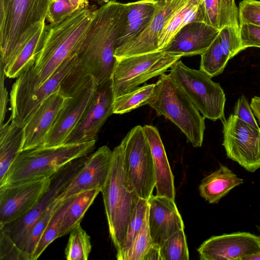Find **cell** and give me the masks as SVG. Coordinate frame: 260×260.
<instances>
[{"label": "cell", "instance_id": "1", "mask_svg": "<svg viewBox=\"0 0 260 260\" xmlns=\"http://www.w3.org/2000/svg\"><path fill=\"white\" fill-rule=\"evenodd\" d=\"M96 8L76 10L49 29L35 62L16 78L10 94V108L39 88L68 58L77 55Z\"/></svg>", "mask_w": 260, "mask_h": 260}, {"label": "cell", "instance_id": "2", "mask_svg": "<svg viewBox=\"0 0 260 260\" xmlns=\"http://www.w3.org/2000/svg\"><path fill=\"white\" fill-rule=\"evenodd\" d=\"M128 3L109 1L96 8L91 23L77 53L86 75L98 85L111 80L116 62V41L124 25Z\"/></svg>", "mask_w": 260, "mask_h": 260}, {"label": "cell", "instance_id": "3", "mask_svg": "<svg viewBox=\"0 0 260 260\" xmlns=\"http://www.w3.org/2000/svg\"><path fill=\"white\" fill-rule=\"evenodd\" d=\"M52 0H0V61L9 64L45 22Z\"/></svg>", "mask_w": 260, "mask_h": 260}, {"label": "cell", "instance_id": "4", "mask_svg": "<svg viewBox=\"0 0 260 260\" xmlns=\"http://www.w3.org/2000/svg\"><path fill=\"white\" fill-rule=\"evenodd\" d=\"M95 143L41 146L20 151L0 181V186L40 177H51L69 163L88 156L93 150Z\"/></svg>", "mask_w": 260, "mask_h": 260}, {"label": "cell", "instance_id": "5", "mask_svg": "<svg viewBox=\"0 0 260 260\" xmlns=\"http://www.w3.org/2000/svg\"><path fill=\"white\" fill-rule=\"evenodd\" d=\"M148 105L176 125L194 147L202 146L205 119L171 74H162Z\"/></svg>", "mask_w": 260, "mask_h": 260}, {"label": "cell", "instance_id": "6", "mask_svg": "<svg viewBox=\"0 0 260 260\" xmlns=\"http://www.w3.org/2000/svg\"><path fill=\"white\" fill-rule=\"evenodd\" d=\"M101 192L110 237L118 251L123 244L132 214L140 199L126 179L121 143L112 150L110 172Z\"/></svg>", "mask_w": 260, "mask_h": 260}, {"label": "cell", "instance_id": "7", "mask_svg": "<svg viewBox=\"0 0 260 260\" xmlns=\"http://www.w3.org/2000/svg\"><path fill=\"white\" fill-rule=\"evenodd\" d=\"M171 76L205 118L222 119L226 98L218 83L207 74L191 69L179 60L170 68Z\"/></svg>", "mask_w": 260, "mask_h": 260}, {"label": "cell", "instance_id": "8", "mask_svg": "<svg viewBox=\"0 0 260 260\" xmlns=\"http://www.w3.org/2000/svg\"><path fill=\"white\" fill-rule=\"evenodd\" d=\"M181 57L160 50L116 60L111 78L114 98L165 73Z\"/></svg>", "mask_w": 260, "mask_h": 260}, {"label": "cell", "instance_id": "9", "mask_svg": "<svg viewBox=\"0 0 260 260\" xmlns=\"http://www.w3.org/2000/svg\"><path fill=\"white\" fill-rule=\"evenodd\" d=\"M121 143L126 179L140 199L148 200L155 187L156 175L143 126L139 125L132 128Z\"/></svg>", "mask_w": 260, "mask_h": 260}, {"label": "cell", "instance_id": "10", "mask_svg": "<svg viewBox=\"0 0 260 260\" xmlns=\"http://www.w3.org/2000/svg\"><path fill=\"white\" fill-rule=\"evenodd\" d=\"M223 123V146L227 157L250 172L260 169V128L231 114Z\"/></svg>", "mask_w": 260, "mask_h": 260}, {"label": "cell", "instance_id": "11", "mask_svg": "<svg viewBox=\"0 0 260 260\" xmlns=\"http://www.w3.org/2000/svg\"><path fill=\"white\" fill-rule=\"evenodd\" d=\"M52 177L0 186V226L11 223L31 211L49 189Z\"/></svg>", "mask_w": 260, "mask_h": 260}, {"label": "cell", "instance_id": "12", "mask_svg": "<svg viewBox=\"0 0 260 260\" xmlns=\"http://www.w3.org/2000/svg\"><path fill=\"white\" fill-rule=\"evenodd\" d=\"M96 79L87 75L74 88L64 106L61 110L43 146L63 145L65 140L83 116L98 87Z\"/></svg>", "mask_w": 260, "mask_h": 260}, {"label": "cell", "instance_id": "13", "mask_svg": "<svg viewBox=\"0 0 260 260\" xmlns=\"http://www.w3.org/2000/svg\"><path fill=\"white\" fill-rule=\"evenodd\" d=\"M87 156L69 163L52 177L50 186L36 206L16 220L0 226L22 249L25 240L32 226L57 199L63 188L84 165Z\"/></svg>", "mask_w": 260, "mask_h": 260}, {"label": "cell", "instance_id": "14", "mask_svg": "<svg viewBox=\"0 0 260 260\" xmlns=\"http://www.w3.org/2000/svg\"><path fill=\"white\" fill-rule=\"evenodd\" d=\"M64 82L41 104L23 127L20 151L43 146L61 110L71 98L69 85Z\"/></svg>", "mask_w": 260, "mask_h": 260}, {"label": "cell", "instance_id": "15", "mask_svg": "<svg viewBox=\"0 0 260 260\" xmlns=\"http://www.w3.org/2000/svg\"><path fill=\"white\" fill-rule=\"evenodd\" d=\"M114 99L111 80L98 85L83 116L63 145L96 141L101 129L113 113Z\"/></svg>", "mask_w": 260, "mask_h": 260}, {"label": "cell", "instance_id": "16", "mask_svg": "<svg viewBox=\"0 0 260 260\" xmlns=\"http://www.w3.org/2000/svg\"><path fill=\"white\" fill-rule=\"evenodd\" d=\"M201 260H242L260 252L259 236L248 232L213 236L198 248Z\"/></svg>", "mask_w": 260, "mask_h": 260}, {"label": "cell", "instance_id": "17", "mask_svg": "<svg viewBox=\"0 0 260 260\" xmlns=\"http://www.w3.org/2000/svg\"><path fill=\"white\" fill-rule=\"evenodd\" d=\"M112 151L104 145L87 158L80 169L63 188L58 198L66 200L87 190L99 189L105 186L110 172Z\"/></svg>", "mask_w": 260, "mask_h": 260}, {"label": "cell", "instance_id": "18", "mask_svg": "<svg viewBox=\"0 0 260 260\" xmlns=\"http://www.w3.org/2000/svg\"><path fill=\"white\" fill-rule=\"evenodd\" d=\"M186 1L175 0L164 5L156 4L155 13L144 31L132 42L115 49L116 60L158 51V39L165 25Z\"/></svg>", "mask_w": 260, "mask_h": 260}, {"label": "cell", "instance_id": "19", "mask_svg": "<svg viewBox=\"0 0 260 260\" xmlns=\"http://www.w3.org/2000/svg\"><path fill=\"white\" fill-rule=\"evenodd\" d=\"M148 201L150 235L153 243L160 246L174 233L184 230V223L174 200L152 195Z\"/></svg>", "mask_w": 260, "mask_h": 260}, {"label": "cell", "instance_id": "20", "mask_svg": "<svg viewBox=\"0 0 260 260\" xmlns=\"http://www.w3.org/2000/svg\"><path fill=\"white\" fill-rule=\"evenodd\" d=\"M219 30L204 22L189 23L174 36L161 50L183 56L201 55L211 45Z\"/></svg>", "mask_w": 260, "mask_h": 260}, {"label": "cell", "instance_id": "21", "mask_svg": "<svg viewBox=\"0 0 260 260\" xmlns=\"http://www.w3.org/2000/svg\"><path fill=\"white\" fill-rule=\"evenodd\" d=\"M77 61V55L68 58L39 88L11 110L10 118L23 127L41 104L58 90Z\"/></svg>", "mask_w": 260, "mask_h": 260}, {"label": "cell", "instance_id": "22", "mask_svg": "<svg viewBox=\"0 0 260 260\" xmlns=\"http://www.w3.org/2000/svg\"><path fill=\"white\" fill-rule=\"evenodd\" d=\"M143 127L153 159L156 195L166 197L175 201L174 177L159 132L152 125H145Z\"/></svg>", "mask_w": 260, "mask_h": 260}, {"label": "cell", "instance_id": "23", "mask_svg": "<svg viewBox=\"0 0 260 260\" xmlns=\"http://www.w3.org/2000/svg\"><path fill=\"white\" fill-rule=\"evenodd\" d=\"M128 4L125 21L117 40L116 49L138 37L151 20L157 8L156 3L152 0H140Z\"/></svg>", "mask_w": 260, "mask_h": 260}, {"label": "cell", "instance_id": "24", "mask_svg": "<svg viewBox=\"0 0 260 260\" xmlns=\"http://www.w3.org/2000/svg\"><path fill=\"white\" fill-rule=\"evenodd\" d=\"M239 178L225 166L220 165L218 169L205 177L199 185L200 195L210 204H216L232 189L242 184Z\"/></svg>", "mask_w": 260, "mask_h": 260}, {"label": "cell", "instance_id": "25", "mask_svg": "<svg viewBox=\"0 0 260 260\" xmlns=\"http://www.w3.org/2000/svg\"><path fill=\"white\" fill-rule=\"evenodd\" d=\"M23 127L10 118L0 126V181L20 151Z\"/></svg>", "mask_w": 260, "mask_h": 260}, {"label": "cell", "instance_id": "26", "mask_svg": "<svg viewBox=\"0 0 260 260\" xmlns=\"http://www.w3.org/2000/svg\"><path fill=\"white\" fill-rule=\"evenodd\" d=\"M204 22L220 30L225 26L240 27L235 0H204Z\"/></svg>", "mask_w": 260, "mask_h": 260}, {"label": "cell", "instance_id": "27", "mask_svg": "<svg viewBox=\"0 0 260 260\" xmlns=\"http://www.w3.org/2000/svg\"><path fill=\"white\" fill-rule=\"evenodd\" d=\"M49 29V24L45 22L28 41L14 59L4 67L6 77L17 78L35 59L40 51Z\"/></svg>", "mask_w": 260, "mask_h": 260}, {"label": "cell", "instance_id": "28", "mask_svg": "<svg viewBox=\"0 0 260 260\" xmlns=\"http://www.w3.org/2000/svg\"><path fill=\"white\" fill-rule=\"evenodd\" d=\"M101 192L99 189L82 191L76 196L65 213L59 232V237L69 234L80 224L86 211Z\"/></svg>", "mask_w": 260, "mask_h": 260}, {"label": "cell", "instance_id": "29", "mask_svg": "<svg viewBox=\"0 0 260 260\" xmlns=\"http://www.w3.org/2000/svg\"><path fill=\"white\" fill-rule=\"evenodd\" d=\"M155 83L145 84L134 90L114 98V114H122L142 106L148 105L153 96Z\"/></svg>", "mask_w": 260, "mask_h": 260}, {"label": "cell", "instance_id": "30", "mask_svg": "<svg viewBox=\"0 0 260 260\" xmlns=\"http://www.w3.org/2000/svg\"><path fill=\"white\" fill-rule=\"evenodd\" d=\"M199 4H201L200 0H186L174 13L160 35L158 42V51L166 47L178 31L189 23L190 12Z\"/></svg>", "mask_w": 260, "mask_h": 260}, {"label": "cell", "instance_id": "31", "mask_svg": "<svg viewBox=\"0 0 260 260\" xmlns=\"http://www.w3.org/2000/svg\"><path fill=\"white\" fill-rule=\"evenodd\" d=\"M74 198L75 196L65 200L56 210L40 239L31 256V260L38 259L53 241L59 238L64 215Z\"/></svg>", "mask_w": 260, "mask_h": 260}, {"label": "cell", "instance_id": "32", "mask_svg": "<svg viewBox=\"0 0 260 260\" xmlns=\"http://www.w3.org/2000/svg\"><path fill=\"white\" fill-rule=\"evenodd\" d=\"M201 57L200 70L211 78L222 73L230 60L223 51L218 35Z\"/></svg>", "mask_w": 260, "mask_h": 260}, {"label": "cell", "instance_id": "33", "mask_svg": "<svg viewBox=\"0 0 260 260\" xmlns=\"http://www.w3.org/2000/svg\"><path fill=\"white\" fill-rule=\"evenodd\" d=\"M90 237L80 224L70 233L64 251L68 260H87L91 250Z\"/></svg>", "mask_w": 260, "mask_h": 260}, {"label": "cell", "instance_id": "34", "mask_svg": "<svg viewBox=\"0 0 260 260\" xmlns=\"http://www.w3.org/2000/svg\"><path fill=\"white\" fill-rule=\"evenodd\" d=\"M64 201L57 198L31 228L22 247V250L30 256L31 260L32 253L44 231L56 210Z\"/></svg>", "mask_w": 260, "mask_h": 260}, {"label": "cell", "instance_id": "35", "mask_svg": "<svg viewBox=\"0 0 260 260\" xmlns=\"http://www.w3.org/2000/svg\"><path fill=\"white\" fill-rule=\"evenodd\" d=\"M149 208L148 201L140 199L129 222L125 238L120 249L117 251L116 258L120 260L129 249L144 223Z\"/></svg>", "mask_w": 260, "mask_h": 260}, {"label": "cell", "instance_id": "36", "mask_svg": "<svg viewBox=\"0 0 260 260\" xmlns=\"http://www.w3.org/2000/svg\"><path fill=\"white\" fill-rule=\"evenodd\" d=\"M162 260H188L189 251L184 230L169 237L160 246Z\"/></svg>", "mask_w": 260, "mask_h": 260}, {"label": "cell", "instance_id": "37", "mask_svg": "<svg viewBox=\"0 0 260 260\" xmlns=\"http://www.w3.org/2000/svg\"><path fill=\"white\" fill-rule=\"evenodd\" d=\"M148 210L144 223L129 249L120 260H143L148 249L153 244L148 224Z\"/></svg>", "mask_w": 260, "mask_h": 260}, {"label": "cell", "instance_id": "38", "mask_svg": "<svg viewBox=\"0 0 260 260\" xmlns=\"http://www.w3.org/2000/svg\"><path fill=\"white\" fill-rule=\"evenodd\" d=\"M218 36L223 51L229 59L243 50L240 27L225 26L219 30Z\"/></svg>", "mask_w": 260, "mask_h": 260}, {"label": "cell", "instance_id": "39", "mask_svg": "<svg viewBox=\"0 0 260 260\" xmlns=\"http://www.w3.org/2000/svg\"><path fill=\"white\" fill-rule=\"evenodd\" d=\"M1 260H31L30 256L21 249L12 238L0 229Z\"/></svg>", "mask_w": 260, "mask_h": 260}, {"label": "cell", "instance_id": "40", "mask_svg": "<svg viewBox=\"0 0 260 260\" xmlns=\"http://www.w3.org/2000/svg\"><path fill=\"white\" fill-rule=\"evenodd\" d=\"M239 25L249 24L260 26V1L242 0L239 4Z\"/></svg>", "mask_w": 260, "mask_h": 260}, {"label": "cell", "instance_id": "41", "mask_svg": "<svg viewBox=\"0 0 260 260\" xmlns=\"http://www.w3.org/2000/svg\"><path fill=\"white\" fill-rule=\"evenodd\" d=\"M77 10L69 0H52L49 5L46 19L49 24H56Z\"/></svg>", "mask_w": 260, "mask_h": 260}, {"label": "cell", "instance_id": "42", "mask_svg": "<svg viewBox=\"0 0 260 260\" xmlns=\"http://www.w3.org/2000/svg\"><path fill=\"white\" fill-rule=\"evenodd\" d=\"M242 50L248 47L260 48V26L244 24L240 25Z\"/></svg>", "mask_w": 260, "mask_h": 260}, {"label": "cell", "instance_id": "43", "mask_svg": "<svg viewBox=\"0 0 260 260\" xmlns=\"http://www.w3.org/2000/svg\"><path fill=\"white\" fill-rule=\"evenodd\" d=\"M233 114L237 116L245 122L259 129L250 105L244 95H241L236 103Z\"/></svg>", "mask_w": 260, "mask_h": 260}, {"label": "cell", "instance_id": "44", "mask_svg": "<svg viewBox=\"0 0 260 260\" xmlns=\"http://www.w3.org/2000/svg\"><path fill=\"white\" fill-rule=\"evenodd\" d=\"M1 81H0V126L5 122L7 106L8 102V92L5 85L6 77L3 63L0 61Z\"/></svg>", "mask_w": 260, "mask_h": 260}, {"label": "cell", "instance_id": "45", "mask_svg": "<svg viewBox=\"0 0 260 260\" xmlns=\"http://www.w3.org/2000/svg\"><path fill=\"white\" fill-rule=\"evenodd\" d=\"M143 260H162L160 246L153 243L145 254Z\"/></svg>", "mask_w": 260, "mask_h": 260}, {"label": "cell", "instance_id": "46", "mask_svg": "<svg viewBox=\"0 0 260 260\" xmlns=\"http://www.w3.org/2000/svg\"><path fill=\"white\" fill-rule=\"evenodd\" d=\"M250 106L254 116L260 124V97L254 96L251 99Z\"/></svg>", "mask_w": 260, "mask_h": 260}, {"label": "cell", "instance_id": "47", "mask_svg": "<svg viewBox=\"0 0 260 260\" xmlns=\"http://www.w3.org/2000/svg\"><path fill=\"white\" fill-rule=\"evenodd\" d=\"M77 10L83 9L84 7L82 0H69Z\"/></svg>", "mask_w": 260, "mask_h": 260}, {"label": "cell", "instance_id": "48", "mask_svg": "<svg viewBox=\"0 0 260 260\" xmlns=\"http://www.w3.org/2000/svg\"><path fill=\"white\" fill-rule=\"evenodd\" d=\"M260 260V252L245 256L242 260Z\"/></svg>", "mask_w": 260, "mask_h": 260}, {"label": "cell", "instance_id": "49", "mask_svg": "<svg viewBox=\"0 0 260 260\" xmlns=\"http://www.w3.org/2000/svg\"><path fill=\"white\" fill-rule=\"evenodd\" d=\"M158 5H164L166 3L172 2L175 0H152Z\"/></svg>", "mask_w": 260, "mask_h": 260}, {"label": "cell", "instance_id": "50", "mask_svg": "<svg viewBox=\"0 0 260 260\" xmlns=\"http://www.w3.org/2000/svg\"><path fill=\"white\" fill-rule=\"evenodd\" d=\"M83 5L85 7H87L89 6V2L88 0H82Z\"/></svg>", "mask_w": 260, "mask_h": 260}, {"label": "cell", "instance_id": "51", "mask_svg": "<svg viewBox=\"0 0 260 260\" xmlns=\"http://www.w3.org/2000/svg\"><path fill=\"white\" fill-rule=\"evenodd\" d=\"M99 4H105L107 2H108V1H109L110 0H96Z\"/></svg>", "mask_w": 260, "mask_h": 260}, {"label": "cell", "instance_id": "52", "mask_svg": "<svg viewBox=\"0 0 260 260\" xmlns=\"http://www.w3.org/2000/svg\"><path fill=\"white\" fill-rule=\"evenodd\" d=\"M200 2H201V4H202V3L204 1V0H200Z\"/></svg>", "mask_w": 260, "mask_h": 260}, {"label": "cell", "instance_id": "53", "mask_svg": "<svg viewBox=\"0 0 260 260\" xmlns=\"http://www.w3.org/2000/svg\"><path fill=\"white\" fill-rule=\"evenodd\" d=\"M259 238H260V236H259Z\"/></svg>", "mask_w": 260, "mask_h": 260}]
</instances>
